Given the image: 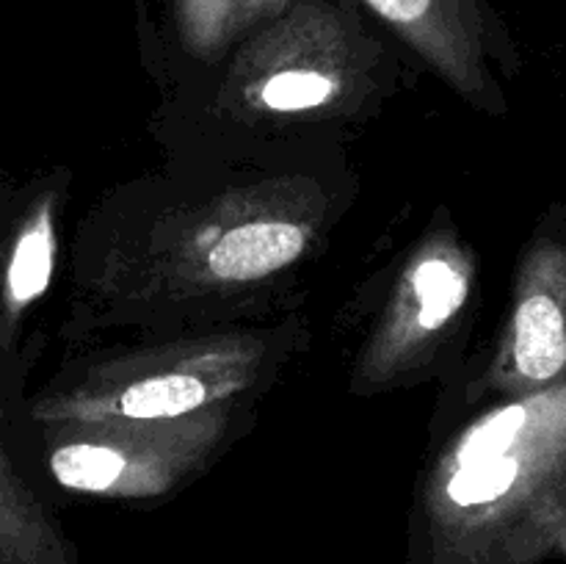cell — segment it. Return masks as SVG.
<instances>
[{
  "label": "cell",
  "mask_w": 566,
  "mask_h": 564,
  "mask_svg": "<svg viewBox=\"0 0 566 564\" xmlns=\"http://www.w3.org/2000/svg\"><path fill=\"white\" fill-rule=\"evenodd\" d=\"M238 404L149 424L36 426L59 487L105 498H160L202 473L235 437Z\"/></svg>",
  "instance_id": "3"
},
{
  "label": "cell",
  "mask_w": 566,
  "mask_h": 564,
  "mask_svg": "<svg viewBox=\"0 0 566 564\" xmlns=\"http://www.w3.org/2000/svg\"><path fill=\"white\" fill-rule=\"evenodd\" d=\"M3 359L0 354V564H75L70 542L48 518L9 451Z\"/></svg>",
  "instance_id": "9"
},
{
  "label": "cell",
  "mask_w": 566,
  "mask_h": 564,
  "mask_svg": "<svg viewBox=\"0 0 566 564\" xmlns=\"http://www.w3.org/2000/svg\"><path fill=\"white\" fill-rule=\"evenodd\" d=\"M315 221L282 194H238L202 216L155 258V280L180 293H219L260 285L307 254Z\"/></svg>",
  "instance_id": "5"
},
{
  "label": "cell",
  "mask_w": 566,
  "mask_h": 564,
  "mask_svg": "<svg viewBox=\"0 0 566 564\" xmlns=\"http://www.w3.org/2000/svg\"><path fill=\"white\" fill-rule=\"evenodd\" d=\"M296 0H241V20L238 28H249L260 20H271V17L285 14Z\"/></svg>",
  "instance_id": "11"
},
{
  "label": "cell",
  "mask_w": 566,
  "mask_h": 564,
  "mask_svg": "<svg viewBox=\"0 0 566 564\" xmlns=\"http://www.w3.org/2000/svg\"><path fill=\"white\" fill-rule=\"evenodd\" d=\"M473 265L459 241L429 238L396 282L379 330L365 348L359 376L368 387L415 374L457 324L470 299Z\"/></svg>",
  "instance_id": "6"
},
{
  "label": "cell",
  "mask_w": 566,
  "mask_h": 564,
  "mask_svg": "<svg viewBox=\"0 0 566 564\" xmlns=\"http://www.w3.org/2000/svg\"><path fill=\"white\" fill-rule=\"evenodd\" d=\"M486 376L506 398L566 385L564 247H539L523 265L509 330Z\"/></svg>",
  "instance_id": "7"
},
{
  "label": "cell",
  "mask_w": 566,
  "mask_h": 564,
  "mask_svg": "<svg viewBox=\"0 0 566 564\" xmlns=\"http://www.w3.org/2000/svg\"><path fill=\"white\" fill-rule=\"evenodd\" d=\"M177 20L193 50H219L241 20V0H177Z\"/></svg>",
  "instance_id": "10"
},
{
  "label": "cell",
  "mask_w": 566,
  "mask_h": 564,
  "mask_svg": "<svg viewBox=\"0 0 566 564\" xmlns=\"http://www.w3.org/2000/svg\"><path fill=\"white\" fill-rule=\"evenodd\" d=\"M282 332L230 330L119 354L31 407L44 424H149L232 407L282 363Z\"/></svg>",
  "instance_id": "2"
},
{
  "label": "cell",
  "mask_w": 566,
  "mask_h": 564,
  "mask_svg": "<svg viewBox=\"0 0 566 564\" xmlns=\"http://www.w3.org/2000/svg\"><path fill=\"white\" fill-rule=\"evenodd\" d=\"M55 197L36 194L0 227V354L14 348L17 330L48 291L55 265Z\"/></svg>",
  "instance_id": "8"
},
{
  "label": "cell",
  "mask_w": 566,
  "mask_h": 564,
  "mask_svg": "<svg viewBox=\"0 0 566 564\" xmlns=\"http://www.w3.org/2000/svg\"><path fill=\"white\" fill-rule=\"evenodd\" d=\"M426 564H536L566 536V385L506 398L431 462Z\"/></svg>",
  "instance_id": "1"
},
{
  "label": "cell",
  "mask_w": 566,
  "mask_h": 564,
  "mask_svg": "<svg viewBox=\"0 0 566 564\" xmlns=\"http://www.w3.org/2000/svg\"><path fill=\"white\" fill-rule=\"evenodd\" d=\"M357 22L335 0H296L238 59V92L252 111L280 119L346 105L359 81Z\"/></svg>",
  "instance_id": "4"
}]
</instances>
